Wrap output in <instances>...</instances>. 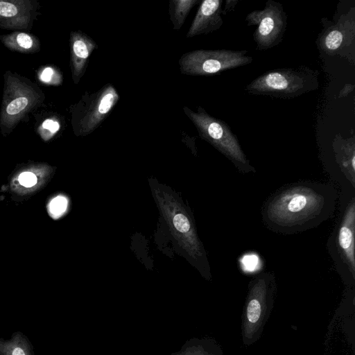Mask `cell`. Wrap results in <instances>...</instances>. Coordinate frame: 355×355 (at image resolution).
I'll use <instances>...</instances> for the list:
<instances>
[{"mask_svg":"<svg viewBox=\"0 0 355 355\" xmlns=\"http://www.w3.org/2000/svg\"><path fill=\"white\" fill-rule=\"evenodd\" d=\"M355 199L348 203L340 221L337 236L340 255L354 277L355 274Z\"/></svg>","mask_w":355,"mask_h":355,"instance_id":"13","label":"cell"},{"mask_svg":"<svg viewBox=\"0 0 355 355\" xmlns=\"http://www.w3.org/2000/svg\"><path fill=\"white\" fill-rule=\"evenodd\" d=\"M332 148L336 161L345 178L355 187V138H343L340 133L335 135Z\"/></svg>","mask_w":355,"mask_h":355,"instance_id":"15","label":"cell"},{"mask_svg":"<svg viewBox=\"0 0 355 355\" xmlns=\"http://www.w3.org/2000/svg\"><path fill=\"white\" fill-rule=\"evenodd\" d=\"M37 0H0V28L30 31L40 15Z\"/></svg>","mask_w":355,"mask_h":355,"instance_id":"11","label":"cell"},{"mask_svg":"<svg viewBox=\"0 0 355 355\" xmlns=\"http://www.w3.org/2000/svg\"><path fill=\"white\" fill-rule=\"evenodd\" d=\"M337 193L330 184L300 182L276 193L266 203L263 218L271 230L294 233L319 225L334 213Z\"/></svg>","mask_w":355,"mask_h":355,"instance_id":"1","label":"cell"},{"mask_svg":"<svg viewBox=\"0 0 355 355\" xmlns=\"http://www.w3.org/2000/svg\"><path fill=\"white\" fill-rule=\"evenodd\" d=\"M153 191L159 209L179 245L193 259L202 258L203 248L185 207L171 192L159 187Z\"/></svg>","mask_w":355,"mask_h":355,"instance_id":"6","label":"cell"},{"mask_svg":"<svg viewBox=\"0 0 355 355\" xmlns=\"http://www.w3.org/2000/svg\"><path fill=\"white\" fill-rule=\"evenodd\" d=\"M354 85L351 83H347L345 85L343 88L340 91L338 94L339 98H343L349 95L351 92H352L354 89Z\"/></svg>","mask_w":355,"mask_h":355,"instance_id":"22","label":"cell"},{"mask_svg":"<svg viewBox=\"0 0 355 355\" xmlns=\"http://www.w3.org/2000/svg\"><path fill=\"white\" fill-rule=\"evenodd\" d=\"M319 87V72L306 66L267 71L244 87L252 95L293 98Z\"/></svg>","mask_w":355,"mask_h":355,"instance_id":"3","label":"cell"},{"mask_svg":"<svg viewBox=\"0 0 355 355\" xmlns=\"http://www.w3.org/2000/svg\"><path fill=\"white\" fill-rule=\"evenodd\" d=\"M287 19L283 5L274 0H268L262 10L249 12L246 24L257 26L252 35L256 50L266 51L279 45L287 28Z\"/></svg>","mask_w":355,"mask_h":355,"instance_id":"10","label":"cell"},{"mask_svg":"<svg viewBox=\"0 0 355 355\" xmlns=\"http://www.w3.org/2000/svg\"><path fill=\"white\" fill-rule=\"evenodd\" d=\"M0 355H35V352L29 338L17 331L8 339L0 338Z\"/></svg>","mask_w":355,"mask_h":355,"instance_id":"17","label":"cell"},{"mask_svg":"<svg viewBox=\"0 0 355 355\" xmlns=\"http://www.w3.org/2000/svg\"><path fill=\"white\" fill-rule=\"evenodd\" d=\"M223 0L200 1L186 37L191 38L200 35H207L220 29L223 24Z\"/></svg>","mask_w":355,"mask_h":355,"instance_id":"14","label":"cell"},{"mask_svg":"<svg viewBox=\"0 0 355 355\" xmlns=\"http://www.w3.org/2000/svg\"><path fill=\"white\" fill-rule=\"evenodd\" d=\"M3 76L0 132L6 137L44 103L45 94L37 83L16 72L6 71Z\"/></svg>","mask_w":355,"mask_h":355,"instance_id":"2","label":"cell"},{"mask_svg":"<svg viewBox=\"0 0 355 355\" xmlns=\"http://www.w3.org/2000/svg\"><path fill=\"white\" fill-rule=\"evenodd\" d=\"M119 98L116 88L110 83L96 92H86L69 107L74 135L83 137L92 133L109 116Z\"/></svg>","mask_w":355,"mask_h":355,"instance_id":"5","label":"cell"},{"mask_svg":"<svg viewBox=\"0 0 355 355\" xmlns=\"http://www.w3.org/2000/svg\"><path fill=\"white\" fill-rule=\"evenodd\" d=\"M200 0H171L169 2V15L173 29L180 30L191 10Z\"/></svg>","mask_w":355,"mask_h":355,"instance_id":"18","label":"cell"},{"mask_svg":"<svg viewBox=\"0 0 355 355\" xmlns=\"http://www.w3.org/2000/svg\"><path fill=\"white\" fill-rule=\"evenodd\" d=\"M183 111L195 125L201 139L225 156L241 172L255 171L236 135L226 122L209 114L201 106H198L196 111L184 106Z\"/></svg>","mask_w":355,"mask_h":355,"instance_id":"4","label":"cell"},{"mask_svg":"<svg viewBox=\"0 0 355 355\" xmlns=\"http://www.w3.org/2000/svg\"><path fill=\"white\" fill-rule=\"evenodd\" d=\"M247 50L198 49L184 53L179 59L182 74L188 76H211L245 66L253 58Z\"/></svg>","mask_w":355,"mask_h":355,"instance_id":"7","label":"cell"},{"mask_svg":"<svg viewBox=\"0 0 355 355\" xmlns=\"http://www.w3.org/2000/svg\"><path fill=\"white\" fill-rule=\"evenodd\" d=\"M56 167L44 162L28 161L17 164L1 191L15 202L26 201L44 189L51 182Z\"/></svg>","mask_w":355,"mask_h":355,"instance_id":"9","label":"cell"},{"mask_svg":"<svg viewBox=\"0 0 355 355\" xmlns=\"http://www.w3.org/2000/svg\"><path fill=\"white\" fill-rule=\"evenodd\" d=\"M0 42L9 50L21 53H35L41 49L40 39L26 31H13L0 35Z\"/></svg>","mask_w":355,"mask_h":355,"instance_id":"16","label":"cell"},{"mask_svg":"<svg viewBox=\"0 0 355 355\" xmlns=\"http://www.w3.org/2000/svg\"><path fill=\"white\" fill-rule=\"evenodd\" d=\"M98 48L97 44L81 31H71L69 34V65L74 84L80 83L85 75L92 52Z\"/></svg>","mask_w":355,"mask_h":355,"instance_id":"12","label":"cell"},{"mask_svg":"<svg viewBox=\"0 0 355 355\" xmlns=\"http://www.w3.org/2000/svg\"><path fill=\"white\" fill-rule=\"evenodd\" d=\"M224 8H222V15H227L229 12L234 10L236 4L239 3L238 0H226Z\"/></svg>","mask_w":355,"mask_h":355,"instance_id":"21","label":"cell"},{"mask_svg":"<svg viewBox=\"0 0 355 355\" xmlns=\"http://www.w3.org/2000/svg\"><path fill=\"white\" fill-rule=\"evenodd\" d=\"M62 127L60 117L51 116L45 119L37 128V132L44 141L52 139Z\"/></svg>","mask_w":355,"mask_h":355,"instance_id":"20","label":"cell"},{"mask_svg":"<svg viewBox=\"0 0 355 355\" xmlns=\"http://www.w3.org/2000/svg\"><path fill=\"white\" fill-rule=\"evenodd\" d=\"M37 77L40 83L46 85L59 86L63 82L62 71L53 65L41 67L37 71Z\"/></svg>","mask_w":355,"mask_h":355,"instance_id":"19","label":"cell"},{"mask_svg":"<svg viewBox=\"0 0 355 355\" xmlns=\"http://www.w3.org/2000/svg\"><path fill=\"white\" fill-rule=\"evenodd\" d=\"M323 28L315 44L321 53L340 56L352 64L355 63V9L333 21L326 17L321 19Z\"/></svg>","mask_w":355,"mask_h":355,"instance_id":"8","label":"cell"}]
</instances>
